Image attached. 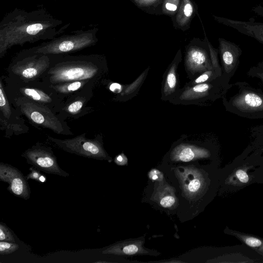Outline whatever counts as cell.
Here are the masks:
<instances>
[{"label":"cell","mask_w":263,"mask_h":263,"mask_svg":"<svg viewBox=\"0 0 263 263\" xmlns=\"http://www.w3.org/2000/svg\"><path fill=\"white\" fill-rule=\"evenodd\" d=\"M45 9L27 11L14 8L0 22V58L14 46L48 41L63 33L69 26Z\"/></svg>","instance_id":"1"},{"label":"cell","mask_w":263,"mask_h":263,"mask_svg":"<svg viewBox=\"0 0 263 263\" xmlns=\"http://www.w3.org/2000/svg\"><path fill=\"white\" fill-rule=\"evenodd\" d=\"M50 56V66L41 78L42 84L46 87L75 81H98L108 71L106 60L103 55Z\"/></svg>","instance_id":"2"},{"label":"cell","mask_w":263,"mask_h":263,"mask_svg":"<svg viewBox=\"0 0 263 263\" xmlns=\"http://www.w3.org/2000/svg\"><path fill=\"white\" fill-rule=\"evenodd\" d=\"M236 93L222 99L226 111L250 119L263 118V91L245 81L233 84Z\"/></svg>","instance_id":"3"},{"label":"cell","mask_w":263,"mask_h":263,"mask_svg":"<svg viewBox=\"0 0 263 263\" xmlns=\"http://www.w3.org/2000/svg\"><path fill=\"white\" fill-rule=\"evenodd\" d=\"M98 30L97 27L85 30H77L26 50L48 55H65L95 45L98 42L97 36Z\"/></svg>","instance_id":"4"},{"label":"cell","mask_w":263,"mask_h":263,"mask_svg":"<svg viewBox=\"0 0 263 263\" xmlns=\"http://www.w3.org/2000/svg\"><path fill=\"white\" fill-rule=\"evenodd\" d=\"M232 86L223 76L205 83L185 84L170 102L175 105H208L224 97Z\"/></svg>","instance_id":"5"},{"label":"cell","mask_w":263,"mask_h":263,"mask_svg":"<svg viewBox=\"0 0 263 263\" xmlns=\"http://www.w3.org/2000/svg\"><path fill=\"white\" fill-rule=\"evenodd\" d=\"M13 102L33 126L49 129L57 134L73 135L66 122L48 107L20 96L14 97Z\"/></svg>","instance_id":"6"},{"label":"cell","mask_w":263,"mask_h":263,"mask_svg":"<svg viewBox=\"0 0 263 263\" xmlns=\"http://www.w3.org/2000/svg\"><path fill=\"white\" fill-rule=\"evenodd\" d=\"M51 64L50 55L24 49L12 60L8 67L10 74L21 83L28 84L41 78Z\"/></svg>","instance_id":"7"},{"label":"cell","mask_w":263,"mask_h":263,"mask_svg":"<svg viewBox=\"0 0 263 263\" xmlns=\"http://www.w3.org/2000/svg\"><path fill=\"white\" fill-rule=\"evenodd\" d=\"M83 133L73 138L60 139L47 136V140L65 152L98 160L112 161L104 148L103 137L98 134L93 139H88Z\"/></svg>","instance_id":"8"},{"label":"cell","mask_w":263,"mask_h":263,"mask_svg":"<svg viewBox=\"0 0 263 263\" xmlns=\"http://www.w3.org/2000/svg\"><path fill=\"white\" fill-rule=\"evenodd\" d=\"M21 156L32 166L45 173L68 177L69 174L59 166L52 148L40 142L23 152Z\"/></svg>","instance_id":"9"},{"label":"cell","mask_w":263,"mask_h":263,"mask_svg":"<svg viewBox=\"0 0 263 263\" xmlns=\"http://www.w3.org/2000/svg\"><path fill=\"white\" fill-rule=\"evenodd\" d=\"M184 67L190 80L213 69L208 42L203 47L193 45L187 48L184 57Z\"/></svg>","instance_id":"10"},{"label":"cell","mask_w":263,"mask_h":263,"mask_svg":"<svg viewBox=\"0 0 263 263\" xmlns=\"http://www.w3.org/2000/svg\"><path fill=\"white\" fill-rule=\"evenodd\" d=\"M0 179L8 183L7 190L15 196L25 200L30 197L29 184L22 173L16 167L7 163H0Z\"/></svg>","instance_id":"11"},{"label":"cell","mask_w":263,"mask_h":263,"mask_svg":"<svg viewBox=\"0 0 263 263\" xmlns=\"http://www.w3.org/2000/svg\"><path fill=\"white\" fill-rule=\"evenodd\" d=\"M218 42L222 76L230 81L238 67L242 51L238 45L224 39L219 37Z\"/></svg>","instance_id":"12"},{"label":"cell","mask_w":263,"mask_h":263,"mask_svg":"<svg viewBox=\"0 0 263 263\" xmlns=\"http://www.w3.org/2000/svg\"><path fill=\"white\" fill-rule=\"evenodd\" d=\"M175 172L181 184L183 193L189 198H195L204 189V178L196 168L181 166L176 168Z\"/></svg>","instance_id":"13"},{"label":"cell","mask_w":263,"mask_h":263,"mask_svg":"<svg viewBox=\"0 0 263 263\" xmlns=\"http://www.w3.org/2000/svg\"><path fill=\"white\" fill-rule=\"evenodd\" d=\"M44 89L29 86H16L17 96L26 98L32 101L45 105L54 112L60 111L63 106L62 96L54 90L48 92Z\"/></svg>","instance_id":"14"},{"label":"cell","mask_w":263,"mask_h":263,"mask_svg":"<svg viewBox=\"0 0 263 263\" xmlns=\"http://www.w3.org/2000/svg\"><path fill=\"white\" fill-rule=\"evenodd\" d=\"M181 60L182 54L179 50L163 75L161 89L162 101L170 102L181 89L178 68Z\"/></svg>","instance_id":"15"},{"label":"cell","mask_w":263,"mask_h":263,"mask_svg":"<svg viewBox=\"0 0 263 263\" xmlns=\"http://www.w3.org/2000/svg\"><path fill=\"white\" fill-rule=\"evenodd\" d=\"M218 23L231 27L239 32L252 37L263 44V22L255 21L254 18L248 21H238L214 15Z\"/></svg>","instance_id":"16"},{"label":"cell","mask_w":263,"mask_h":263,"mask_svg":"<svg viewBox=\"0 0 263 263\" xmlns=\"http://www.w3.org/2000/svg\"><path fill=\"white\" fill-rule=\"evenodd\" d=\"M210 151L205 147L190 143H180L177 145L171 153L173 161L188 162L210 156Z\"/></svg>","instance_id":"17"},{"label":"cell","mask_w":263,"mask_h":263,"mask_svg":"<svg viewBox=\"0 0 263 263\" xmlns=\"http://www.w3.org/2000/svg\"><path fill=\"white\" fill-rule=\"evenodd\" d=\"M248 153V160H246L243 154L242 155V164L236 165L232 171L230 175L226 180L227 185H232L238 187H242L251 184V181H253V175H251L249 170L252 165L250 164V158L249 156V151L247 148Z\"/></svg>","instance_id":"18"},{"label":"cell","mask_w":263,"mask_h":263,"mask_svg":"<svg viewBox=\"0 0 263 263\" xmlns=\"http://www.w3.org/2000/svg\"><path fill=\"white\" fill-rule=\"evenodd\" d=\"M141 240H130L115 243L103 250L105 254L132 255L146 254L147 251L143 247Z\"/></svg>","instance_id":"19"},{"label":"cell","mask_w":263,"mask_h":263,"mask_svg":"<svg viewBox=\"0 0 263 263\" xmlns=\"http://www.w3.org/2000/svg\"><path fill=\"white\" fill-rule=\"evenodd\" d=\"M149 69V67L147 68L133 82L128 85H125L122 92L118 94L114 99L118 101L124 102L135 96L146 79Z\"/></svg>","instance_id":"20"},{"label":"cell","mask_w":263,"mask_h":263,"mask_svg":"<svg viewBox=\"0 0 263 263\" xmlns=\"http://www.w3.org/2000/svg\"><path fill=\"white\" fill-rule=\"evenodd\" d=\"M154 197L160 205L165 208H172L177 202L174 189L166 184L157 188Z\"/></svg>","instance_id":"21"},{"label":"cell","mask_w":263,"mask_h":263,"mask_svg":"<svg viewBox=\"0 0 263 263\" xmlns=\"http://www.w3.org/2000/svg\"><path fill=\"white\" fill-rule=\"evenodd\" d=\"M96 82L89 80L75 81L50 85L47 87L51 89L60 95H66L85 88L86 85L95 84Z\"/></svg>","instance_id":"22"},{"label":"cell","mask_w":263,"mask_h":263,"mask_svg":"<svg viewBox=\"0 0 263 263\" xmlns=\"http://www.w3.org/2000/svg\"><path fill=\"white\" fill-rule=\"evenodd\" d=\"M229 231L231 235L235 236L247 246L254 250L263 256V239L235 231Z\"/></svg>","instance_id":"23"},{"label":"cell","mask_w":263,"mask_h":263,"mask_svg":"<svg viewBox=\"0 0 263 263\" xmlns=\"http://www.w3.org/2000/svg\"><path fill=\"white\" fill-rule=\"evenodd\" d=\"M1 128L5 130L7 137L10 136V134H21L28 130V127L23 122H18L17 120L8 121L0 116Z\"/></svg>","instance_id":"24"},{"label":"cell","mask_w":263,"mask_h":263,"mask_svg":"<svg viewBox=\"0 0 263 263\" xmlns=\"http://www.w3.org/2000/svg\"><path fill=\"white\" fill-rule=\"evenodd\" d=\"M251 145L252 152L261 154L263 152V124L253 126L250 129Z\"/></svg>","instance_id":"25"},{"label":"cell","mask_w":263,"mask_h":263,"mask_svg":"<svg viewBox=\"0 0 263 263\" xmlns=\"http://www.w3.org/2000/svg\"><path fill=\"white\" fill-rule=\"evenodd\" d=\"M194 11L191 0H182L176 15V21L180 26L186 25L190 20Z\"/></svg>","instance_id":"26"},{"label":"cell","mask_w":263,"mask_h":263,"mask_svg":"<svg viewBox=\"0 0 263 263\" xmlns=\"http://www.w3.org/2000/svg\"><path fill=\"white\" fill-rule=\"evenodd\" d=\"M0 110L1 116L6 120L13 121L17 119V117L13 114L2 80L0 82Z\"/></svg>","instance_id":"27"},{"label":"cell","mask_w":263,"mask_h":263,"mask_svg":"<svg viewBox=\"0 0 263 263\" xmlns=\"http://www.w3.org/2000/svg\"><path fill=\"white\" fill-rule=\"evenodd\" d=\"M86 102V96L77 97L74 100L63 105L59 112L72 116L81 113Z\"/></svg>","instance_id":"28"},{"label":"cell","mask_w":263,"mask_h":263,"mask_svg":"<svg viewBox=\"0 0 263 263\" xmlns=\"http://www.w3.org/2000/svg\"><path fill=\"white\" fill-rule=\"evenodd\" d=\"M222 75L219 74L214 69L207 70L194 79L186 83L188 85H194L212 81Z\"/></svg>","instance_id":"29"},{"label":"cell","mask_w":263,"mask_h":263,"mask_svg":"<svg viewBox=\"0 0 263 263\" xmlns=\"http://www.w3.org/2000/svg\"><path fill=\"white\" fill-rule=\"evenodd\" d=\"M247 75L249 77L258 79L263 86V60L251 67Z\"/></svg>","instance_id":"30"},{"label":"cell","mask_w":263,"mask_h":263,"mask_svg":"<svg viewBox=\"0 0 263 263\" xmlns=\"http://www.w3.org/2000/svg\"><path fill=\"white\" fill-rule=\"evenodd\" d=\"M19 248V246L15 242L5 241H0V254L7 255L11 254Z\"/></svg>","instance_id":"31"},{"label":"cell","mask_w":263,"mask_h":263,"mask_svg":"<svg viewBox=\"0 0 263 263\" xmlns=\"http://www.w3.org/2000/svg\"><path fill=\"white\" fill-rule=\"evenodd\" d=\"M0 240L15 242L11 231L9 228L2 222L0 223Z\"/></svg>","instance_id":"32"},{"label":"cell","mask_w":263,"mask_h":263,"mask_svg":"<svg viewBox=\"0 0 263 263\" xmlns=\"http://www.w3.org/2000/svg\"><path fill=\"white\" fill-rule=\"evenodd\" d=\"M180 0H164L163 4V11L166 13H171L175 12L179 5Z\"/></svg>","instance_id":"33"},{"label":"cell","mask_w":263,"mask_h":263,"mask_svg":"<svg viewBox=\"0 0 263 263\" xmlns=\"http://www.w3.org/2000/svg\"><path fill=\"white\" fill-rule=\"evenodd\" d=\"M30 173L27 174L25 177L27 180L32 179L40 182V178L43 175L40 170L33 166L30 167Z\"/></svg>","instance_id":"34"},{"label":"cell","mask_w":263,"mask_h":263,"mask_svg":"<svg viewBox=\"0 0 263 263\" xmlns=\"http://www.w3.org/2000/svg\"><path fill=\"white\" fill-rule=\"evenodd\" d=\"M149 178L152 180L162 181L163 176L162 173L156 169L152 170L148 174Z\"/></svg>","instance_id":"35"},{"label":"cell","mask_w":263,"mask_h":263,"mask_svg":"<svg viewBox=\"0 0 263 263\" xmlns=\"http://www.w3.org/2000/svg\"><path fill=\"white\" fill-rule=\"evenodd\" d=\"M124 86L125 85L114 82L110 84L109 85V89L114 93L120 94L123 90Z\"/></svg>","instance_id":"36"},{"label":"cell","mask_w":263,"mask_h":263,"mask_svg":"<svg viewBox=\"0 0 263 263\" xmlns=\"http://www.w3.org/2000/svg\"><path fill=\"white\" fill-rule=\"evenodd\" d=\"M115 162L119 165H124L127 164V159L124 154L117 156L114 160Z\"/></svg>","instance_id":"37"},{"label":"cell","mask_w":263,"mask_h":263,"mask_svg":"<svg viewBox=\"0 0 263 263\" xmlns=\"http://www.w3.org/2000/svg\"><path fill=\"white\" fill-rule=\"evenodd\" d=\"M158 0H134L135 3L140 6H146L152 5Z\"/></svg>","instance_id":"38"},{"label":"cell","mask_w":263,"mask_h":263,"mask_svg":"<svg viewBox=\"0 0 263 263\" xmlns=\"http://www.w3.org/2000/svg\"><path fill=\"white\" fill-rule=\"evenodd\" d=\"M251 10L257 15L263 17V3L252 7Z\"/></svg>","instance_id":"39"},{"label":"cell","mask_w":263,"mask_h":263,"mask_svg":"<svg viewBox=\"0 0 263 263\" xmlns=\"http://www.w3.org/2000/svg\"><path fill=\"white\" fill-rule=\"evenodd\" d=\"M101 262H108L106 261L98 260L95 262V263H101Z\"/></svg>","instance_id":"40"}]
</instances>
